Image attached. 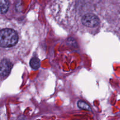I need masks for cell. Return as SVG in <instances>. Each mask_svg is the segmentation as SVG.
Returning a JSON list of instances; mask_svg holds the SVG:
<instances>
[{
    "mask_svg": "<svg viewBox=\"0 0 120 120\" xmlns=\"http://www.w3.org/2000/svg\"><path fill=\"white\" fill-rule=\"evenodd\" d=\"M30 67L32 68L33 69H39L40 68V66H41V62H40V60L38 58H36V57H33L31 59V60H30Z\"/></svg>",
    "mask_w": 120,
    "mask_h": 120,
    "instance_id": "5",
    "label": "cell"
},
{
    "mask_svg": "<svg viewBox=\"0 0 120 120\" xmlns=\"http://www.w3.org/2000/svg\"><path fill=\"white\" fill-rule=\"evenodd\" d=\"M12 63L9 60L4 59L0 62V77L6 76L11 70Z\"/></svg>",
    "mask_w": 120,
    "mask_h": 120,
    "instance_id": "3",
    "label": "cell"
},
{
    "mask_svg": "<svg viewBox=\"0 0 120 120\" xmlns=\"http://www.w3.org/2000/svg\"><path fill=\"white\" fill-rule=\"evenodd\" d=\"M81 22L84 26L88 28L97 27L100 23L99 18L93 11H87L83 14Z\"/></svg>",
    "mask_w": 120,
    "mask_h": 120,
    "instance_id": "2",
    "label": "cell"
},
{
    "mask_svg": "<svg viewBox=\"0 0 120 120\" xmlns=\"http://www.w3.org/2000/svg\"><path fill=\"white\" fill-rule=\"evenodd\" d=\"M77 105L82 110H87V111H91V110L90 105L87 104L86 102L83 101H79L77 103Z\"/></svg>",
    "mask_w": 120,
    "mask_h": 120,
    "instance_id": "6",
    "label": "cell"
},
{
    "mask_svg": "<svg viewBox=\"0 0 120 120\" xmlns=\"http://www.w3.org/2000/svg\"><path fill=\"white\" fill-rule=\"evenodd\" d=\"M9 4L8 0H0V12L1 14H5L8 11Z\"/></svg>",
    "mask_w": 120,
    "mask_h": 120,
    "instance_id": "4",
    "label": "cell"
},
{
    "mask_svg": "<svg viewBox=\"0 0 120 120\" xmlns=\"http://www.w3.org/2000/svg\"><path fill=\"white\" fill-rule=\"evenodd\" d=\"M18 41V36L16 31L9 28L0 30V46L10 48L14 46Z\"/></svg>",
    "mask_w": 120,
    "mask_h": 120,
    "instance_id": "1",
    "label": "cell"
}]
</instances>
